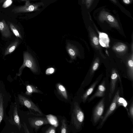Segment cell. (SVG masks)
Wrapping results in <instances>:
<instances>
[{
  "mask_svg": "<svg viewBox=\"0 0 133 133\" xmlns=\"http://www.w3.org/2000/svg\"><path fill=\"white\" fill-rule=\"evenodd\" d=\"M79 102H74L71 115V124L76 132L82 130L84 123L85 115Z\"/></svg>",
  "mask_w": 133,
  "mask_h": 133,
  "instance_id": "cell-1",
  "label": "cell"
},
{
  "mask_svg": "<svg viewBox=\"0 0 133 133\" xmlns=\"http://www.w3.org/2000/svg\"><path fill=\"white\" fill-rule=\"evenodd\" d=\"M110 102L108 95H107L102 97L94 106L92 110L91 119L94 126L98 124L103 116L106 105Z\"/></svg>",
  "mask_w": 133,
  "mask_h": 133,
  "instance_id": "cell-2",
  "label": "cell"
},
{
  "mask_svg": "<svg viewBox=\"0 0 133 133\" xmlns=\"http://www.w3.org/2000/svg\"><path fill=\"white\" fill-rule=\"evenodd\" d=\"M120 95V87H119L115 93L107 110L98 123L96 128L97 129H101L103 127L108 118L119 107L117 103V99Z\"/></svg>",
  "mask_w": 133,
  "mask_h": 133,
  "instance_id": "cell-3",
  "label": "cell"
},
{
  "mask_svg": "<svg viewBox=\"0 0 133 133\" xmlns=\"http://www.w3.org/2000/svg\"><path fill=\"white\" fill-rule=\"evenodd\" d=\"M109 89V82L108 78H105L99 84L95 92L88 98L87 101L90 102L97 97H103L108 95Z\"/></svg>",
  "mask_w": 133,
  "mask_h": 133,
  "instance_id": "cell-4",
  "label": "cell"
},
{
  "mask_svg": "<svg viewBox=\"0 0 133 133\" xmlns=\"http://www.w3.org/2000/svg\"><path fill=\"white\" fill-rule=\"evenodd\" d=\"M18 96L20 103L28 108L30 114L38 116L43 115L41 110L31 101L21 95H18Z\"/></svg>",
  "mask_w": 133,
  "mask_h": 133,
  "instance_id": "cell-5",
  "label": "cell"
},
{
  "mask_svg": "<svg viewBox=\"0 0 133 133\" xmlns=\"http://www.w3.org/2000/svg\"><path fill=\"white\" fill-rule=\"evenodd\" d=\"M25 67L29 68L33 72H37V67L34 60L31 54L27 52H24L23 54V62L17 74L18 76H20L21 75L24 68Z\"/></svg>",
  "mask_w": 133,
  "mask_h": 133,
  "instance_id": "cell-6",
  "label": "cell"
},
{
  "mask_svg": "<svg viewBox=\"0 0 133 133\" xmlns=\"http://www.w3.org/2000/svg\"><path fill=\"white\" fill-rule=\"evenodd\" d=\"M98 19L100 21L103 22L106 21L110 26L118 29H120V28L117 20L109 12L103 9L100 12Z\"/></svg>",
  "mask_w": 133,
  "mask_h": 133,
  "instance_id": "cell-7",
  "label": "cell"
},
{
  "mask_svg": "<svg viewBox=\"0 0 133 133\" xmlns=\"http://www.w3.org/2000/svg\"><path fill=\"white\" fill-rule=\"evenodd\" d=\"M102 77V75H100L86 90H84L81 97V102L85 103L87 101L96 86L98 84Z\"/></svg>",
  "mask_w": 133,
  "mask_h": 133,
  "instance_id": "cell-8",
  "label": "cell"
},
{
  "mask_svg": "<svg viewBox=\"0 0 133 133\" xmlns=\"http://www.w3.org/2000/svg\"><path fill=\"white\" fill-rule=\"evenodd\" d=\"M28 120L31 126L36 130H38L42 126L49 123L48 119L44 117L30 118Z\"/></svg>",
  "mask_w": 133,
  "mask_h": 133,
  "instance_id": "cell-9",
  "label": "cell"
},
{
  "mask_svg": "<svg viewBox=\"0 0 133 133\" xmlns=\"http://www.w3.org/2000/svg\"><path fill=\"white\" fill-rule=\"evenodd\" d=\"M66 48L71 59L74 60L75 59L78 55V50L75 46L70 42H68L67 43Z\"/></svg>",
  "mask_w": 133,
  "mask_h": 133,
  "instance_id": "cell-10",
  "label": "cell"
},
{
  "mask_svg": "<svg viewBox=\"0 0 133 133\" xmlns=\"http://www.w3.org/2000/svg\"><path fill=\"white\" fill-rule=\"evenodd\" d=\"M0 31L2 36L5 38L10 37L12 35L8 26L4 20L0 22Z\"/></svg>",
  "mask_w": 133,
  "mask_h": 133,
  "instance_id": "cell-11",
  "label": "cell"
},
{
  "mask_svg": "<svg viewBox=\"0 0 133 133\" xmlns=\"http://www.w3.org/2000/svg\"><path fill=\"white\" fill-rule=\"evenodd\" d=\"M56 88L58 94L63 98L67 100L68 95L65 87L60 83H57L56 85Z\"/></svg>",
  "mask_w": 133,
  "mask_h": 133,
  "instance_id": "cell-12",
  "label": "cell"
},
{
  "mask_svg": "<svg viewBox=\"0 0 133 133\" xmlns=\"http://www.w3.org/2000/svg\"><path fill=\"white\" fill-rule=\"evenodd\" d=\"M13 116L14 123L20 130L21 128L22 125L18 114L17 105L16 104L15 105L14 108Z\"/></svg>",
  "mask_w": 133,
  "mask_h": 133,
  "instance_id": "cell-13",
  "label": "cell"
},
{
  "mask_svg": "<svg viewBox=\"0 0 133 133\" xmlns=\"http://www.w3.org/2000/svg\"><path fill=\"white\" fill-rule=\"evenodd\" d=\"M26 91L25 94L28 96L31 95L33 93L42 94L43 93L34 86L28 84L26 85Z\"/></svg>",
  "mask_w": 133,
  "mask_h": 133,
  "instance_id": "cell-14",
  "label": "cell"
},
{
  "mask_svg": "<svg viewBox=\"0 0 133 133\" xmlns=\"http://www.w3.org/2000/svg\"><path fill=\"white\" fill-rule=\"evenodd\" d=\"M128 68L127 75L128 78L132 82L133 81V55L131 58L129 59L128 62Z\"/></svg>",
  "mask_w": 133,
  "mask_h": 133,
  "instance_id": "cell-15",
  "label": "cell"
},
{
  "mask_svg": "<svg viewBox=\"0 0 133 133\" xmlns=\"http://www.w3.org/2000/svg\"><path fill=\"white\" fill-rule=\"evenodd\" d=\"M19 44L18 39H16L15 41L12 43L6 49L4 55L5 56L11 54L15 50Z\"/></svg>",
  "mask_w": 133,
  "mask_h": 133,
  "instance_id": "cell-16",
  "label": "cell"
},
{
  "mask_svg": "<svg viewBox=\"0 0 133 133\" xmlns=\"http://www.w3.org/2000/svg\"><path fill=\"white\" fill-rule=\"evenodd\" d=\"M133 96L130 100L127 107V112L128 116L132 123L133 121Z\"/></svg>",
  "mask_w": 133,
  "mask_h": 133,
  "instance_id": "cell-17",
  "label": "cell"
},
{
  "mask_svg": "<svg viewBox=\"0 0 133 133\" xmlns=\"http://www.w3.org/2000/svg\"><path fill=\"white\" fill-rule=\"evenodd\" d=\"M9 25L11 30L15 36L17 37L22 39V37L21 33L17 26L11 23H10Z\"/></svg>",
  "mask_w": 133,
  "mask_h": 133,
  "instance_id": "cell-18",
  "label": "cell"
},
{
  "mask_svg": "<svg viewBox=\"0 0 133 133\" xmlns=\"http://www.w3.org/2000/svg\"><path fill=\"white\" fill-rule=\"evenodd\" d=\"M120 95L119 96L117 99L118 105L119 107L121 106H123L126 109L127 111V107L128 103L127 100L123 97L120 96Z\"/></svg>",
  "mask_w": 133,
  "mask_h": 133,
  "instance_id": "cell-19",
  "label": "cell"
},
{
  "mask_svg": "<svg viewBox=\"0 0 133 133\" xmlns=\"http://www.w3.org/2000/svg\"><path fill=\"white\" fill-rule=\"evenodd\" d=\"M126 46L123 44H120L115 47V50L117 52H122L124 51L126 49Z\"/></svg>",
  "mask_w": 133,
  "mask_h": 133,
  "instance_id": "cell-20",
  "label": "cell"
},
{
  "mask_svg": "<svg viewBox=\"0 0 133 133\" xmlns=\"http://www.w3.org/2000/svg\"><path fill=\"white\" fill-rule=\"evenodd\" d=\"M61 122L62 125L61 128V133H67V127L66 120L65 119H63L61 121Z\"/></svg>",
  "mask_w": 133,
  "mask_h": 133,
  "instance_id": "cell-21",
  "label": "cell"
},
{
  "mask_svg": "<svg viewBox=\"0 0 133 133\" xmlns=\"http://www.w3.org/2000/svg\"><path fill=\"white\" fill-rule=\"evenodd\" d=\"M4 116V109L3 103V97L1 98L0 103V124Z\"/></svg>",
  "mask_w": 133,
  "mask_h": 133,
  "instance_id": "cell-22",
  "label": "cell"
},
{
  "mask_svg": "<svg viewBox=\"0 0 133 133\" xmlns=\"http://www.w3.org/2000/svg\"><path fill=\"white\" fill-rule=\"evenodd\" d=\"M82 3L86 6L87 9H89L91 5L94 0H82Z\"/></svg>",
  "mask_w": 133,
  "mask_h": 133,
  "instance_id": "cell-23",
  "label": "cell"
},
{
  "mask_svg": "<svg viewBox=\"0 0 133 133\" xmlns=\"http://www.w3.org/2000/svg\"><path fill=\"white\" fill-rule=\"evenodd\" d=\"M91 41L94 46H97L99 45V40L97 37L96 36H94L92 37Z\"/></svg>",
  "mask_w": 133,
  "mask_h": 133,
  "instance_id": "cell-24",
  "label": "cell"
},
{
  "mask_svg": "<svg viewBox=\"0 0 133 133\" xmlns=\"http://www.w3.org/2000/svg\"><path fill=\"white\" fill-rule=\"evenodd\" d=\"M56 132V128L51 126L49 127L45 132V133H55Z\"/></svg>",
  "mask_w": 133,
  "mask_h": 133,
  "instance_id": "cell-25",
  "label": "cell"
},
{
  "mask_svg": "<svg viewBox=\"0 0 133 133\" xmlns=\"http://www.w3.org/2000/svg\"><path fill=\"white\" fill-rule=\"evenodd\" d=\"M12 3V0H6L3 3L2 6L5 8L10 6Z\"/></svg>",
  "mask_w": 133,
  "mask_h": 133,
  "instance_id": "cell-26",
  "label": "cell"
},
{
  "mask_svg": "<svg viewBox=\"0 0 133 133\" xmlns=\"http://www.w3.org/2000/svg\"><path fill=\"white\" fill-rule=\"evenodd\" d=\"M55 69L52 68H50L47 69L46 71V74L47 75H50L53 73L55 71Z\"/></svg>",
  "mask_w": 133,
  "mask_h": 133,
  "instance_id": "cell-27",
  "label": "cell"
},
{
  "mask_svg": "<svg viewBox=\"0 0 133 133\" xmlns=\"http://www.w3.org/2000/svg\"><path fill=\"white\" fill-rule=\"evenodd\" d=\"M22 125L24 129L25 132L30 133V132L29 131L25 123L23 122V123L22 124Z\"/></svg>",
  "mask_w": 133,
  "mask_h": 133,
  "instance_id": "cell-28",
  "label": "cell"
},
{
  "mask_svg": "<svg viewBox=\"0 0 133 133\" xmlns=\"http://www.w3.org/2000/svg\"><path fill=\"white\" fill-rule=\"evenodd\" d=\"M123 3L126 4H130L132 1V0H122Z\"/></svg>",
  "mask_w": 133,
  "mask_h": 133,
  "instance_id": "cell-29",
  "label": "cell"
},
{
  "mask_svg": "<svg viewBox=\"0 0 133 133\" xmlns=\"http://www.w3.org/2000/svg\"><path fill=\"white\" fill-rule=\"evenodd\" d=\"M34 9V7L32 5H30L29 7V10L30 11H33Z\"/></svg>",
  "mask_w": 133,
  "mask_h": 133,
  "instance_id": "cell-30",
  "label": "cell"
},
{
  "mask_svg": "<svg viewBox=\"0 0 133 133\" xmlns=\"http://www.w3.org/2000/svg\"><path fill=\"white\" fill-rule=\"evenodd\" d=\"M113 2L115 3H116L117 1L116 0H111Z\"/></svg>",
  "mask_w": 133,
  "mask_h": 133,
  "instance_id": "cell-31",
  "label": "cell"
},
{
  "mask_svg": "<svg viewBox=\"0 0 133 133\" xmlns=\"http://www.w3.org/2000/svg\"><path fill=\"white\" fill-rule=\"evenodd\" d=\"M2 96L1 95V94H0V103L1 102V97H2Z\"/></svg>",
  "mask_w": 133,
  "mask_h": 133,
  "instance_id": "cell-32",
  "label": "cell"
}]
</instances>
